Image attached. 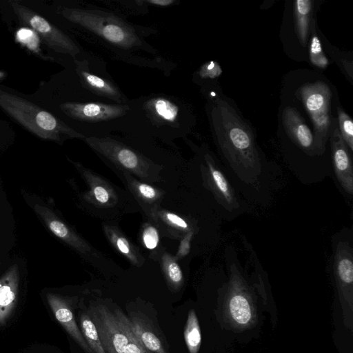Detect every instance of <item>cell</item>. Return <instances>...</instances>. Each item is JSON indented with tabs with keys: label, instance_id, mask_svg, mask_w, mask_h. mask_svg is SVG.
I'll return each instance as SVG.
<instances>
[{
	"label": "cell",
	"instance_id": "22",
	"mask_svg": "<svg viewBox=\"0 0 353 353\" xmlns=\"http://www.w3.org/2000/svg\"><path fill=\"white\" fill-rule=\"evenodd\" d=\"M129 325L141 345L150 352L167 353L159 339L137 318L129 319Z\"/></svg>",
	"mask_w": 353,
	"mask_h": 353
},
{
	"label": "cell",
	"instance_id": "29",
	"mask_svg": "<svg viewBox=\"0 0 353 353\" xmlns=\"http://www.w3.org/2000/svg\"><path fill=\"white\" fill-rule=\"evenodd\" d=\"M339 132L350 151L353 150V122L342 109L338 108Z\"/></svg>",
	"mask_w": 353,
	"mask_h": 353
},
{
	"label": "cell",
	"instance_id": "6",
	"mask_svg": "<svg viewBox=\"0 0 353 353\" xmlns=\"http://www.w3.org/2000/svg\"><path fill=\"white\" fill-rule=\"evenodd\" d=\"M0 107L19 123L43 139L61 144L69 139H84L58 117L2 90H0Z\"/></svg>",
	"mask_w": 353,
	"mask_h": 353
},
{
	"label": "cell",
	"instance_id": "28",
	"mask_svg": "<svg viewBox=\"0 0 353 353\" xmlns=\"http://www.w3.org/2000/svg\"><path fill=\"white\" fill-rule=\"evenodd\" d=\"M101 1L107 5L106 7L124 16H125V13L132 15L145 14L149 7L145 0H102Z\"/></svg>",
	"mask_w": 353,
	"mask_h": 353
},
{
	"label": "cell",
	"instance_id": "5",
	"mask_svg": "<svg viewBox=\"0 0 353 353\" xmlns=\"http://www.w3.org/2000/svg\"><path fill=\"white\" fill-rule=\"evenodd\" d=\"M83 141L114 170L125 172L145 183L159 180L163 167L153 159L155 154L150 155L159 151L157 141L121 132Z\"/></svg>",
	"mask_w": 353,
	"mask_h": 353
},
{
	"label": "cell",
	"instance_id": "21",
	"mask_svg": "<svg viewBox=\"0 0 353 353\" xmlns=\"http://www.w3.org/2000/svg\"><path fill=\"white\" fill-rule=\"evenodd\" d=\"M152 223L164 234L174 239H181L193 230L190 223L182 216L159 207L155 212Z\"/></svg>",
	"mask_w": 353,
	"mask_h": 353
},
{
	"label": "cell",
	"instance_id": "3",
	"mask_svg": "<svg viewBox=\"0 0 353 353\" xmlns=\"http://www.w3.org/2000/svg\"><path fill=\"white\" fill-rule=\"evenodd\" d=\"M210 123L221 153L236 175L247 183H254L261 163L249 126L225 100L216 99L210 108Z\"/></svg>",
	"mask_w": 353,
	"mask_h": 353
},
{
	"label": "cell",
	"instance_id": "33",
	"mask_svg": "<svg viewBox=\"0 0 353 353\" xmlns=\"http://www.w3.org/2000/svg\"><path fill=\"white\" fill-rule=\"evenodd\" d=\"M194 234V230L188 232L181 239L176 254L174 258L176 261L185 257L190 251V243Z\"/></svg>",
	"mask_w": 353,
	"mask_h": 353
},
{
	"label": "cell",
	"instance_id": "30",
	"mask_svg": "<svg viewBox=\"0 0 353 353\" xmlns=\"http://www.w3.org/2000/svg\"><path fill=\"white\" fill-rule=\"evenodd\" d=\"M310 58L313 65L318 68H325L328 65V60L323 52L321 41L314 29L310 46Z\"/></svg>",
	"mask_w": 353,
	"mask_h": 353
},
{
	"label": "cell",
	"instance_id": "20",
	"mask_svg": "<svg viewBox=\"0 0 353 353\" xmlns=\"http://www.w3.org/2000/svg\"><path fill=\"white\" fill-rule=\"evenodd\" d=\"M103 229L105 235L111 245L130 263L141 267L145 262V258L141 254L137 246L134 245L123 233L112 223H103Z\"/></svg>",
	"mask_w": 353,
	"mask_h": 353
},
{
	"label": "cell",
	"instance_id": "34",
	"mask_svg": "<svg viewBox=\"0 0 353 353\" xmlns=\"http://www.w3.org/2000/svg\"><path fill=\"white\" fill-rule=\"evenodd\" d=\"M146 3L148 6H153L157 7L165 8L169 7L176 2H179L178 0H145Z\"/></svg>",
	"mask_w": 353,
	"mask_h": 353
},
{
	"label": "cell",
	"instance_id": "4",
	"mask_svg": "<svg viewBox=\"0 0 353 353\" xmlns=\"http://www.w3.org/2000/svg\"><path fill=\"white\" fill-rule=\"evenodd\" d=\"M73 72L74 92L59 104V110L65 117L63 121L84 138L124 132L128 103H118L94 94L82 85Z\"/></svg>",
	"mask_w": 353,
	"mask_h": 353
},
{
	"label": "cell",
	"instance_id": "18",
	"mask_svg": "<svg viewBox=\"0 0 353 353\" xmlns=\"http://www.w3.org/2000/svg\"><path fill=\"white\" fill-rule=\"evenodd\" d=\"M334 272L339 290L345 296H351L353 283L352 248L346 241L336 245L334 256Z\"/></svg>",
	"mask_w": 353,
	"mask_h": 353
},
{
	"label": "cell",
	"instance_id": "9",
	"mask_svg": "<svg viewBox=\"0 0 353 353\" xmlns=\"http://www.w3.org/2000/svg\"><path fill=\"white\" fill-rule=\"evenodd\" d=\"M18 19L29 26L57 53L65 56L73 63L85 50L68 34L52 24L43 17L18 1H9Z\"/></svg>",
	"mask_w": 353,
	"mask_h": 353
},
{
	"label": "cell",
	"instance_id": "15",
	"mask_svg": "<svg viewBox=\"0 0 353 353\" xmlns=\"http://www.w3.org/2000/svg\"><path fill=\"white\" fill-rule=\"evenodd\" d=\"M46 299L57 321L68 334L85 353H93L82 335L67 299L59 294L49 292L46 294Z\"/></svg>",
	"mask_w": 353,
	"mask_h": 353
},
{
	"label": "cell",
	"instance_id": "26",
	"mask_svg": "<svg viewBox=\"0 0 353 353\" xmlns=\"http://www.w3.org/2000/svg\"><path fill=\"white\" fill-rule=\"evenodd\" d=\"M184 339L189 353H198L201 343V334L196 314L190 310L184 329Z\"/></svg>",
	"mask_w": 353,
	"mask_h": 353
},
{
	"label": "cell",
	"instance_id": "25",
	"mask_svg": "<svg viewBox=\"0 0 353 353\" xmlns=\"http://www.w3.org/2000/svg\"><path fill=\"white\" fill-rule=\"evenodd\" d=\"M79 322L82 335L93 353H105L95 323L88 312H81Z\"/></svg>",
	"mask_w": 353,
	"mask_h": 353
},
{
	"label": "cell",
	"instance_id": "10",
	"mask_svg": "<svg viewBox=\"0 0 353 353\" xmlns=\"http://www.w3.org/2000/svg\"><path fill=\"white\" fill-rule=\"evenodd\" d=\"M35 213L48 230L92 265H107L108 261L79 234L69 224L61 219L50 208L37 203Z\"/></svg>",
	"mask_w": 353,
	"mask_h": 353
},
{
	"label": "cell",
	"instance_id": "13",
	"mask_svg": "<svg viewBox=\"0 0 353 353\" xmlns=\"http://www.w3.org/2000/svg\"><path fill=\"white\" fill-rule=\"evenodd\" d=\"M228 310L232 320L239 325L250 324L253 318L252 308L245 292L243 280L235 264L231 266Z\"/></svg>",
	"mask_w": 353,
	"mask_h": 353
},
{
	"label": "cell",
	"instance_id": "23",
	"mask_svg": "<svg viewBox=\"0 0 353 353\" xmlns=\"http://www.w3.org/2000/svg\"><path fill=\"white\" fill-rule=\"evenodd\" d=\"M312 1L297 0L294 2L295 25L299 41L305 46L309 32Z\"/></svg>",
	"mask_w": 353,
	"mask_h": 353
},
{
	"label": "cell",
	"instance_id": "19",
	"mask_svg": "<svg viewBox=\"0 0 353 353\" xmlns=\"http://www.w3.org/2000/svg\"><path fill=\"white\" fill-rule=\"evenodd\" d=\"M298 93L311 117L328 113L332 92L325 82L305 84Z\"/></svg>",
	"mask_w": 353,
	"mask_h": 353
},
{
	"label": "cell",
	"instance_id": "27",
	"mask_svg": "<svg viewBox=\"0 0 353 353\" xmlns=\"http://www.w3.org/2000/svg\"><path fill=\"white\" fill-rule=\"evenodd\" d=\"M161 261L168 285L173 290H179L183 284L184 278L177 261L170 254L165 252L161 256Z\"/></svg>",
	"mask_w": 353,
	"mask_h": 353
},
{
	"label": "cell",
	"instance_id": "7",
	"mask_svg": "<svg viewBox=\"0 0 353 353\" xmlns=\"http://www.w3.org/2000/svg\"><path fill=\"white\" fill-rule=\"evenodd\" d=\"M68 159L87 186V190L80 193V201L89 211L97 216H102L103 213L105 216L124 210L125 194L119 188L81 163Z\"/></svg>",
	"mask_w": 353,
	"mask_h": 353
},
{
	"label": "cell",
	"instance_id": "16",
	"mask_svg": "<svg viewBox=\"0 0 353 353\" xmlns=\"http://www.w3.org/2000/svg\"><path fill=\"white\" fill-rule=\"evenodd\" d=\"M283 123L290 139L306 154L314 155L313 135L295 108L288 106L284 109Z\"/></svg>",
	"mask_w": 353,
	"mask_h": 353
},
{
	"label": "cell",
	"instance_id": "2",
	"mask_svg": "<svg viewBox=\"0 0 353 353\" xmlns=\"http://www.w3.org/2000/svg\"><path fill=\"white\" fill-rule=\"evenodd\" d=\"M130 108L124 132L147 137L174 146L175 139L191 131L193 115L189 105L176 96L151 93L128 101Z\"/></svg>",
	"mask_w": 353,
	"mask_h": 353
},
{
	"label": "cell",
	"instance_id": "14",
	"mask_svg": "<svg viewBox=\"0 0 353 353\" xmlns=\"http://www.w3.org/2000/svg\"><path fill=\"white\" fill-rule=\"evenodd\" d=\"M204 159L206 163L203 170L205 184L216 200L229 211L239 208L233 188L223 172L216 167L212 157L206 154Z\"/></svg>",
	"mask_w": 353,
	"mask_h": 353
},
{
	"label": "cell",
	"instance_id": "31",
	"mask_svg": "<svg viewBox=\"0 0 353 353\" xmlns=\"http://www.w3.org/2000/svg\"><path fill=\"white\" fill-rule=\"evenodd\" d=\"M141 241L143 245L149 250H154L159 243V233L154 223H145L141 232Z\"/></svg>",
	"mask_w": 353,
	"mask_h": 353
},
{
	"label": "cell",
	"instance_id": "1",
	"mask_svg": "<svg viewBox=\"0 0 353 353\" xmlns=\"http://www.w3.org/2000/svg\"><path fill=\"white\" fill-rule=\"evenodd\" d=\"M57 12L89 41L101 46L116 59L155 68L168 74L174 68V63L159 57L158 50L146 41V37L154 34L153 29L134 24L113 9L90 2H79L61 6Z\"/></svg>",
	"mask_w": 353,
	"mask_h": 353
},
{
	"label": "cell",
	"instance_id": "8",
	"mask_svg": "<svg viewBox=\"0 0 353 353\" xmlns=\"http://www.w3.org/2000/svg\"><path fill=\"white\" fill-rule=\"evenodd\" d=\"M82 85L94 94L118 103L126 104L129 99L107 70V62L84 50L74 60L72 68Z\"/></svg>",
	"mask_w": 353,
	"mask_h": 353
},
{
	"label": "cell",
	"instance_id": "12",
	"mask_svg": "<svg viewBox=\"0 0 353 353\" xmlns=\"http://www.w3.org/2000/svg\"><path fill=\"white\" fill-rule=\"evenodd\" d=\"M331 127L332 130V132L330 130V134L335 174L343 190L352 195L353 194V170L351 157L336 125L334 119Z\"/></svg>",
	"mask_w": 353,
	"mask_h": 353
},
{
	"label": "cell",
	"instance_id": "24",
	"mask_svg": "<svg viewBox=\"0 0 353 353\" xmlns=\"http://www.w3.org/2000/svg\"><path fill=\"white\" fill-rule=\"evenodd\" d=\"M314 134V145L315 154L322 155L325 149V144L331 130V120L329 113L311 117Z\"/></svg>",
	"mask_w": 353,
	"mask_h": 353
},
{
	"label": "cell",
	"instance_id": "11",
	"mask_svg": "<svg viewBox=\"0 0 353 353\" xmlns=\"http://www.w3.org/2000/svg\"><path fill=\"white\" fill-rule=\"evenodd\" d=\"M118 173L135 201L152 222L156 210L160 207L165 192L148 183L140 181L131 174L119 170Z\"/></svg>",
	"mask_w": 353,
	"mask_h": 353
},
{
	"label": "cell",
	"instance_id": "32",
	"mask_svg": "<svg viewBox=\"0 0 353 353\" xmlns=\"http://www.w3.org/2000/svg\"><path fill=\"white\" fill-rule=\"evenodd\" d=\"M222 70L219 63L214 61H210L203 64L196 72V76L202 79H214L219 77Z\"/></svg>",
	"mask_w": 353,
	"mask_h": 353
},
{
	"label": "cell",
	"instance_id": "17",
	"mask_svg": "<svg viewBox=\"0 0 353 353\" xmlns=\"http://www.w3.org/2000/svg\"><path fill=\"white\" fill-rule=\"evenodd\" d=\"M19 270L14 264L0 279V326L11 316L17 303L19 288Z\"/></svg>",
	"mask_w": 353,
	"mask_h": 353
}]
</instances>
